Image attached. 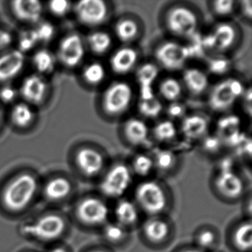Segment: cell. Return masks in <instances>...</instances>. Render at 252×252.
Segmentation results:
<instances>
[{
	"mask_svg": "<svg viewBox=\"0 0 252 252\" xmlns=\"http://www.w3.org/2000/svg\"><path fill=\"white\" fill-rule=\"evenodd\" d=\"M132 200L144 217L168 215L174 205L173 194L166 183L150 178L133 187Z\"/></svg>",
	"mask_w": 252,
	"mask_h": 252,
	"instance_id": "cell-1",
	"label": "cell"
},
{
	"mask_svg": "<svg viewBox=\"0 0 252 252\" xmlns=\"http://www.w3.org/2000/svg\"><path fill=\"white\" fill-rule=\"evenodd\" d=\"M161 20L165 30L180 39L195 37L201 23L198 11L191 5L181 2L171 4L165 8Z\"/></svg>",
	"mask_w": 252,
	"mask_h": 252,
	"instance_id": "cell-2",
	"label": "cell"
},
{
	"mask_svg": "<svg viewBox=\"0 0 252 252\" xmlns=\"http://www.w3.org/2000/svg\"><path fill=\"white\" fill-rule=\"evenodd\" d=\"M210 190L222 203L235 204L250 191L247 180L233 166L218 168L211 178Z\"/></svg>",
	"mask_w": 252,
	"mask_h": 252,
	"instance_id": "cell-3",
	"label": "cell"
},
{
	"mask_svg": "<svg viewBox=\"0 0 252 252\" xmlns=\"http://www.w3.org/2000/svg\"><path fill=\"white\" fill-rule=\"evenodd\" d=\"M141 243L152 250L169 247L175 237V226L168 215L145 217L138 227Z\"/></svg>",
	"mask_w": 252,
	"mask_h": 252,
	"instance_id": "cell-4",
	"label": "cell"
},
{
	"mask_svg": "<svg viewBox=\"0 0 252 252\" xmlns=\"http://www.w3.org/2000/svg\"><path fill=\"white\" fill-rule=\"evenodd\" d=\"M134 175L128 163L115 162L107 166L99 178L100 194L110 201L126 197L134 187Z\"/></svg>",
	"mask_w": 252,
	"mask_h": 252,
	"instance_id": "cell-5",
	"label": "cell"
},
{
	"mask_svg": "<svg viewBox=\"0 0 252 252\" xmlns=\"http://www.w3.org/2000/svg\"><path fill=\"white\" fill-rule=\"evenodd\" d=\"M133 88L129 82L114 81L106 87L100 98L103 114L110 119L123 116L130 108L133 101Z\"/></svg>",
	"mask_w": 252,
	"mask_h": 252,
	"instance_id": "cell-6",
	"label": "cell"
},
{
	"mask_svg": "<svg viewBox=\"0 0 252 252\" xmlns=\"http://www.w3.org/2000/svg\"><path fill=\"white\" fill-rule=\"evenodd\" d=\"M246 90L243 82L237 78H225L209 90L208 105L215 113L228 111L242 98Z\"/></svg>",
	"mask_w": 252,
	"mask_h": 252,
	"instance_id": "cell-7",
	"label": "cell"
},
{
	"mask_svg": "<svg viewBox=\"0 0 252 252\" xmlns=\"http://www.w3.org/2000/svg\"><path fill=\"white\" fill-rule=\"evenodd\" d=\"M36 189L37 182L34 177L26 173L18 175L11 181L4 191V205L9 210L20 212L32 202Z\"/></svg>",
	"mask_w": 252,
	"mask_h": 252,
	"instance_id": "cell-8",
	"label": "cell"
},
{
	"mask_svg": "<svg viewBox=\"0 0 252 252\" xmlns=\"http://www.w3.org/2000/svg\"><path fill=\"white\" fill-rule=\"evenodd\" d=\"M240 39V32L234 23L221 22L215 25L202 39L205 51L216 56H223L235 46Z\"/></svg>",
	"mask_w": 252,
	"mask_h": 252,
	"instance_id": "cell-9",
	"label": "cell"
},
{
	"mask_svg": "<svg viewBox=\"0 0 252 252\" xmlns=\"http://www.w3.org/2000/svg\"><path fill=\"white\" fill-rule=\"evenodd\" d=\"M76 215L84 225L101 229L111 220V206L100 194L88 196L78 205Z\"/></svg>",
	"mask_w": 252,
	"mask_h": 252,
	"instance_id": "cell-10",
	"label": "cell"
},
{
	"mask_svg": "<svg viewBox=\"0 0 252 252\" xmlns=\"http://www.w3.org/2000/svg\"><path fill=\"white\" fill-rule=\"evenodd\" d=\"M191 57L189 47L175 40L162 41L154 51L155 63L167 71L182 70Z\"/></svg>",
	"mask_w": 252,
	"mask_h": 252,
	"instance_id": "cell-11",
	"label": "cell"
},
{
	"mask_svg": "<svg viewBox=\"0 0 252 252\" xmlns=\"http://www.w3.org/2000/svg\"><path fill=\"white\" fill-rule=\"evenodd\" d=\"M225 241L231 252H252V218L243 217L230 223L225 231Z\"/></svg>",
	"mask_w": 252,
	"mask_h": 252,
	"instance_id": "cell-12",
	"label": "cell"
},
{
	"mask_svg": "<svg viewBox=\"0 0 252 252\" xmlns=\"http://www.w3.org/2000/svg\"><path fill=\"white\" fill-rule=\"evenodd\" d=\"M78 20L84 26L97 28L105 23L110 16V7L103 0H82L74 6Z\"/></svg>",
	"mask_w": 252,
	"mask_h": 252,
	"instance_id": "cell-13",
	"label": "cell"
},
{
	"mask_svg": "<svg viewBox=\"0 0 252 252\" xmlns=\"http://www.w3.org/2000/svg\"><path fill=\"white\" fill-rule=\"evenodd\" d=\"M143 216L132 197H122L111 206V219L130 231L138 229L144 220Z\"/></svg>",
	"mask_w": 252,
	"mask_h": 252,
	"instance_id": "cell-14",
	"label": "cell"
},
{
	"mask_svg": "<svg viewBox=\"0 0 252 252\" xmlns=\"http://www.w3.org/2000/svg\"><path fill=\"white\" fill-rule=\"evenodd\" d=\"M76 163L80 172L88 178H101L107 169L104 153L94 147H82L76 153Z\"/></svg>",
	"mask_w": 252,
	"mask_h": 252,
	"instance_id": "cell-15",
	"label": "cell"
},
{
	"mask_svg": "<svg viewBox=\"0 0 252 252\" xmlns=\"http://www.w3.org/2000/svg\"><path fill=\"white\" fill-rule=\"evenodd\" d=\"M65 223L61 217L48 215L37 221L26 225L23 231L29 235L42 240H53L58 238L64 232Z\"/></svg>",
	"mask_w": 252,
	"mask_h": 252,
	"instance_id": "cell-16",
	"label": "cell"
},
{
	"mask_svg": "<svg viewBox=\"0 0 252 252\" xmlns=\"http://www.w3.org/2000/svg\"><path fill=\"white\" fill-rule=\"evenodd\" d=\"M85 56V44L79 35L72 33L60 42L58 48L60 61L66 67L79 65Z\"/></svg>",
	"mask_w": 252,
	"mask_h": 252,
	"instance_id": "cell-17",
	"label": "cell"
},
{
	"mask_svg": "<svg viewBox=\"0 0 252 252\" xmlns=\"http://www.w3.org/2000/svg\"><path fill=\"white\" fill-rule=\"evenodd\" d=\"M139 55L132 45H123L111 54L109 60L112 72L118 76L129 74L136 67Z\"/></svg>",
	"mask_w": 252,
	"mask_h": 252,
	"instance_id": "cell-18",
	"label": "cell"
},
{
	"mask_svg": "<svg viewBox=\"0 0 252 252\" xmlns=\"http://www.w3.org/2000/svg\"><path fill=\"white\" fill-rule=\"evenodd\" d=\"M160 73V68L155 63L147 62L140 64L135 70V78L139 89L140 99L156 96L154 85Z\"/></svg>",
	"mask_w": 252,
	"mask_h": 252,
	"instance_id": "cell-19",
	"label": "cell"
},
{
	"mask_svg": "<svg viewBox=\"0 0 252 252\" xmlns=\"http://www.w3.org/2000/svg\"><path fill=\"white\" fill-rule=\"evenodd\" d=\"M121 132L124 141L128 145L138 147L147 143L150 135V129L143 119L131 117L122 124Z\"/></svg>",
	"mask_w": 252,
	"mask_h": 252,
	"instance_id": "cell-20",
	"label": "cell"
},
{
	"mask_svg": "<svg viewBox=\"0 0 252 252\" xmlns=\"http://www.w3.org/2000/svg\"><path fill=\"white\" fill-rule=\"evenodd\" d=\"M100 230L104 245L114 251L125 249L132 239V231L112 219Z\"/></svg>",
	"mask_w": 252,
	"mask_h": 252,
	"instance_id": "cell-21",
	"label": "cell"
},
{
	"mask_svg": "<svg viewBox=\"0 0 252 252\" xmlns=\"http://www.w3.org/2000/svg\"><path fill=\"white\" fill-rule=\"evenodd\" d=\"M142 29L138 19L132 16H122L113 26V33L116 39L124 45H131L141 36Z\"/></svg>",
	"mask_w": 252,
	"mask_h": 252,
	"instance_id": "cell-22",
	"label": "cell"
},
{
	"mask_svg": "<svg viewBox=\"0 0 252 252\" xmlns=\"http://www.w3.org/2000/svg\"><path fill=\"white\" fill-rule=\"evenodd\" d=\"M25 55L19 50L7 51L0 55V82H6L17 77L25 65Z\"/></svg>",
	"mask_w": 252,
	"mask_h": 252,
	"instance_id": "cell-23",
	"label": "cell"
},
{
	"mask_svg": "<svg viewBox=\"0 0 252 252\" xmlns=\"http://www.w3.org/2000/svg\"><path fill=\"white\" fill-rule=\"evenodd\" d=\"M181 82L184 90L185 89L192 96H200L209 88V76L203 70L197 67L184 69Z\"/></svg>",
	"mask_w": 252,
	"mask_h": 252,
	"instance_id": "cell-24",
	"label": "cell"
},
{
	"mask_svg": "<svg viewBox=\"0 0 252 252\" xmlns=\"http://www.w3.org/2000/svg\"><path fill=\"white\" fill-rule=\"evenodd\" d=\"M48 85L40 75L27 76L20 87V94L29 104H37L42 102L46 95Z\"/></svg>",
	"mask_w": 252,
	"mask_h": 252,
	"instance_id": "cell-25",
	"label": "cell"
},
{
	"mask_svg": "<svg viewBox=\"0 0 252 252\" xmlns=\"http://www.w3.org/2000/svg\"><path fill=\"white\" fill-rule=\"evenodd\" d=\"M220 243L219 231L212 225H200L194 230L192 235V244L205 252L217 251Z\"/></svg>",
	"mask_w": 252,
	"mask_h": 252,
	"instance_id": "cell-26",
	"label": "cell"
},
{
	"mask_svg": "<svg viewBox=\"0 0 252 252\" xmlns=\"http://www.w3.org/2000/svg\"><path fill=\"white\" fill-rule=\"evenodd\" d=\"M15 17L26 23H38L43 12L42 4L36 0H17L11 3Z\"/></svg>",
	"mask_w": 252,
	"mask_h": 252,
	"instance_id": "cell-27",
	"label": "cell"
},
{
	"mask_svg": "<svg viewBox=\"0 0 252 252\" xmlns=\"http://www.w3.org/2000/svg\"><path fill=\"white\" fill-rule=\"evenodd\" d=\"M209 126V121L203 115L190 114L181 120V130L187 139L199 140L207 135Z\"/></svg>",
	"mask_w": 252,
	"mask_h": 252,
	"instance_id": "cell-28",
	"label": "cell"
},
{
	"mask_svg": "<svg viewBox=\"0 0 252 252\" xmlns=\"http://www.w3.org/2000/svg\"><path fill=\"white\" fill-rule=\"evenodd\" d=\"M155 172L163 176L175 173L178 166V158L175 153L168 150H160L152 156Z\"/></svg>",
	"mask_w": 252,
	"mask_h": 252,
	"instance_id": "cell-29",
	"label": "cell"
},
{
	"mask_svg": "<svg viewBox=\"0 0 252 252\" xmlns=\"http://www.w3.org/2000/svg\"><path fill=\"white\" fill-rule=\"evenodd\" d=\"M113 37L108 32L96 30L91 32L87 39V45L91 52L102 56L108 53L113 46Z\"/></svg>",
	"mask_w": 252,
	"mask_h": 252,
	"instance_id": "cell-30",
	"label": "cell"
},
{
	"mask_svg": "<svg viewBox=\"0 0 252 252\" xmlns=\"http://www.w3.org/2000/svg\"><path fill=\"white\" fill-rule=\"evenodd\" d=\"M129 166L134 177L141 180L151 178L152 174L155 172L153 157L146 153H138L134 156Z\"/></svg>",
	"mask_w": 252,
	"mask_h": 252,
	"instance_id": "cell-31",
	"label": "cell"
},
{
	"mask_svg": "<svg viewBox=\"0 0 252 252\" xmlns=\"http://www.w3.org/2000/svg\"><path fill=\"white\" fill-rule=\"evenodd\" d=\"M184 92V87L181 81L172 76L162 79L158 85V93L160 97L169 103L179 101Z\"/></svg>",
	"mask_w": 252,
	"mask_h": 252,
	"instance_id": "cell-32",
	"label": "cell"
},
{
	"mask_svg": "<svg viewBox=\"0 0 252 252\" xmlns=\"http://www.w3.org/2000/svg\"><path fill=\"white\" fill-rule=\"evenodd\" d=\"M70 181L64 178H57L51 180L45 189V196L52 201H59L65 198L71 191Z\"/></svg>",
	"mask_w": 252,
	"mask_h": 252,
	"instance_id": "cell-33",
	"label": "cell"
},
{
	"mask_svg": "<svg viewBox=\"0 0 252 252\" xmlns=\"http://www.w3.org/2000/svg\"><path fill=\"white\" fill-rule=\"evenodd\" d=\"M138 113L147 119H155L160 116L163 110L161 101L156 96L147 99H139L137 105Z\"/></svg>",
	"mask_w": 252,
	"mask_h": 252,
	"instance_id": "cell-34",
	"label": "cell"
},
{
	"mask_svg": "<svg viewBox=\"0 0 252 252\" xmlns=\"http://www.w3.org/2000/svg\"><path fill=\"white\" fill-rule=\"evenodd\" d=\"M84 80L91 86H98L101 85L107 76L105 67L98 62L89 63L85 66L82 72Z\"/></svg>",
	"mask_w": 252,
	"mask_h": 252,
	"instance_id": "cell-35",
	"label": "cell"
},
{
	"mask_svg": "<svg viewBox=\"0 0 252 252\" xmlns=\"http://www.w3.org/2000/svg\"><path fill=\"white\" fill-rule=\"evenodd\" d=\"M177 132L178 130L173 121L169 119L158 122L152 130L155 139L160 143L170 142L177 136Z\"/></svg>",
	"mask_w": 252,
	"mask_h": 252,
	"instance_id": "cell-36",
	"label": "cell"
},
{
	"mask_svg": "<svg viewBox=\"0 0 252 252\" xmlns=\"http://www.w3.org/2000/svg\"><path fill=\"white\" fill-rule=\"evenodd\" d=\"M34 119V112L27 103H19L14 106L11 111V120L19 127L29 126Z\"/></svg>",
	"mask_w": 252,
	"mask_h": 252,
	"instance_id": "cell-37",
	"label": "cell"
},
{
	"mask_svg": "<svg viewBox=\"0 0 252 252\" xmlns=\"http://www.w3.org/2000/svg\"><path fill=\"white\" fill-rule=\"evenodd\" d=\"M33 64L39 73L48 74L55 67L56 58L51 51L39 50L33 56Z\"/></svg>",
	"mask_w": 252,
	"mask_h": 252,
	"instance_id": "cell-38",
	"label": "cell"
},
{
	"mask_svg": "<svg viewBox=\"0 0 252 252\" xmlns=\"http://www.w3.org/2000/svg\"><path fill=\"white\" fill-rule=\"evenodd\" d=\"M211 11L219 18H227L237 9V2L232 0H215L210 2Z\"/></svg>",
	"mask_w": 252,
	"mask_h": 252,
	"instance_id": "cell-39",
	"label": "cell"
},
{
	"mask_svg": "<svg viewBox=\"0 0 252 252\" xmlns=\"http://www.w3.org/2000/svg\"><path fill=\"white\" fill-rule=\"evenodd\" d=\"M38 43L39 41L33 29L24 31L19 36L18 44L20 48L19 51L24 54V52H27L33 49Z\"/></svg>",
	"mask_w": 252,
	"mask_h": 252,
	"instance_id": "cell-40",
	"label": "cell"
},
{
	"mask_svg": "<svg viewBox=\"0 0 252 252\" xmlns=\"http://www.w3.org/2000/svg\"><path fill=\"white\" fill-rule=\"evenodd\" d=\"M35 33L39 42L47 43L54 38L55 34V29L51 23L48 22H39L34 29Z\"/></svg>",
	"mask_w": 252,
	"mask_h": 252,
	"instance_id": "cell-41",
	"label": "cell"
},
{
	"mask_svg": "<svg viewBox=\"0 0 252 252\" xmlns=\"http://www.w3.org/2000/svg\"><path fill=\"white\" fill-rule=\"evenodd\" d=\"M208 67L212 73L222 74L229 68V63L228 60L224 58L223 56H216L209 60Z\"/></svg>",
	"mask_w": 252,
	"mask_h": 252,
	"instance_id": "cell-42",
	"label": "cell"
},
{
	"mask_svg": "<svg viewBox=\"0 0 252 252\" xmlns=\"http://www.w3.org/2000/svg\"><path fill=\"white\" fill-rule=\"evenodd\" d=\"M50 11L57 17H64L70 11L71 4L65 0H54L48 5Z\"/></svg>",
	"mask_w": 252,
	"mask_h": 252,
	"instance_id": "cell-43",
	"label": "cell"
},
{
	"mask_svg": "<svg viewBox=\"0 0 252 252\" xmlns=\"http://www.w3.org/2000/svg\"><path fill=\"white\" fill-rule=\"evenodd\" d=\"M186 107L184 104L180 103L179 101L176 102L170 103L168 106L166 113L169 116V120L172 121L173 119H181L182 120L187 115H186Z\"/></svg>",
	"mask_w": 252,
	"mask_h": 252,
	"instance_id": "cell-44",
	"label": "cell"
},
{
	"mask_svg": "<svg viewBox=\"0 0 252 252\" xmlns=\"http://www.w3.org/2000/svg\"><path fill=\"white\" fill-rule=\"evenodd\" d=\"M203 139H205V142L203 143V148L206 153L213 154L220 150V142L219 138L218 137L214 138V137H207V135H206Z\"/></svg>",
	"mask_w": 252,
	"mask_h": 252,
	"instance_id": "cell-45",
	"label": "cell"
},
{
	"mask_svg": "<svg viewBox=\"0 0 252 252\" xmlns=\"http://www.w3.org/2000/svg\"><path fill=\"white\" fill-rule=\"evenodd\" d=\"M17 96V92L13 87L5 86L0 90V99L5 103H11L15 100Z\"/></svg>",
	"mask_w": 252,
	"mask_h": 252,
	"instance_id": "cell-46",
	"label": "cell"
},
{
	"mask_svg": "<svg viewBox=\"0 0 252 252\" xmlns=\"http://www.w3.org/2000/svg\"><path fill=\"white\" fill-rule=\"evenodd\" d=\"M240 9V14L246 20L251 21L252 17V3L250 0L237 2V8Z\"/></svg>",
	"mask_w": 252,
	"mask_h": 252,
	"instance_id": "cell-47",
	"label": "cell"
},
{
	"mask_svg": "<svg viewBox=\"0 0 252 252\" xmlns=\"http://www.w3.org/2000/svg\"><path fill=\"white\" fill-rule=\"evenodd\" d=\"M242 201L245 218H252V199L251 190L246 194Z\"/></svg>",
	"mask_w": 252,
	"mask_h": 252,
	"instance_id": "cell-48",
	"label": "cell"
},
{
	"mask_svg": "<svg viewBox=\"0 0 252 252\" xmlns=\"http://www.w3.org/2000/svg\"><path fill=\"white\" fill-rule=\"evenodd\" d=\"M12 37L9 32L0 29V51L5 49L11 45Z\"/></svg>",
	"mask_w": 252,
	"mask_h": 252,
	"instance_id": "cell-49",
	"label": "cell"
},
{
	"mask_svg": "<svg viewBox=\"0 0 252 252\" xmlns=\"http://www.w3.org/2000/svg\"><path fill=\"white\" fill-rule=\"evenodd\" d=\"M172 252H205L204 251L199 249L197 246L193 245L192 243L188 245H182L178 246L172 251Z\"/></svg>",
	"mask_w": 252,
	"mask_h": 252,
	"instance_id": "cell-50",
	"label": "cell"
},
{
	"mask_svg": "<svg viewBox=\"0 0 252 252\" xmlns=\"http://www.w3.org/2000/svg\"><path fill=\"white\" fill-rule=\"evenodd\" d=\"M88 252H116L110 248L107 247L105 245L104 246H99V247L94 248L92 250Z\"/></svg>",
	"mask_w": 252,
	"mask_h": 252,
	"instance_id": "cell-51",
	"label": "cell"
},
{
	"mask_svg": "<svg viewBox=\"0 0 252 252\" xmlns=\"http://www.w3.org/2000/svg\"><path fill=\"white\" fill-rule=\"evenodd\" d=\"M50 252H67L65 250H64L63 249H61V248H57V249H54V250L51 251Z\"/></svg>",
	"mask_w": 252,
	"mask_h": 252,
	"instance_id": "cell-52",
	"label": "cell"
},
{
	"mask_svg": "<svg viewBox=\"0 0 252 252\" xmlns=\"http://www.w3.org/2000/svg\"><path fill=\"white\" fill-rule=\"evenodd\" d=\"M0 119H1V111H0Z\"/></svg>",
	"mask_w": 252,
	"mask_h": 252,
	"instance_id": "cell-53",
	"label": "cell"
},
{
	"mask_svg": "<svg viewBox=\"0 0 252 252\" xmlns=\"http://www.w3.org/2000/svg\"><path fill=\"white\" fill-rule=\"evenodd\" d=\"M218 252V251H215V252Z\"/></svg>",
	"mask_w": 252,
	"mask_h": 252,
	"instance_id": "cell-54",
	"label": "cell"
}]
</instances>
